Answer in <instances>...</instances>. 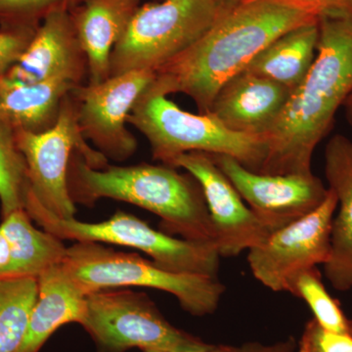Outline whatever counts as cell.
Here are the masks:
<instances>
[{
    "instance_id": "obj_1",
    "label": "cell",
    "mask_w": 352,
    "mask_h": 352,
    "mask_svg": "<svg viewBox=\"0 0 352 352\" xmlns=\"http://www.w3.org/2000/svg\"><path fill=\"white\" fill-rule=\"evenodd\" d=\"M318 14L277 0H245L220 14L188 50L154 72L148 92L182 94L208 113L221 87L285 32L318 22Z\"/></svg>"
},
{
    "instance_id": "obj_2",
    "label": "cell",
    "mask_w": 352,
    "mask_h": 352,
    "mask_svg": "<svg viewBox=\"0 0 352 352\" xmlns=\"http://www.w3.org/2000/svg\"><path fill=\"white\" fill-rule=\"evenodd\" d=\"M317 54L303 82L265 134L266 175H310L315 149L332 129L336 113L352 94V16L321 14Z\"/></svg>"
},
{
    "instance_id": "obj_3",
    "label": "cell",
    "mask_w": 352,
    "mask_h": 352,
    "mask_svg": "<svg viewBox=\"0 0 352 352\" xmlns=\"http://www.w3.org/2000/svg\"><path fill=\"white\" fill-rule=\"evenodd\" d=\"M168 164L110 166L95 170L74 151L68 168L69 195L91 207L100 199L126 201L157 215L160 230L185 240L214 243L217 237L201 185Z\"/></svg>"
},
{
    "instance_id": "obj_4",
    "label": "cell",
    "mask_w": 352,
    "mask_h": 352,
    "mask_svg": "<svg viewBox=\"0 0 352 352\" xmlns=\"http://www.w3.org/2000/svg\"><path fill=\"white\" fill-rule=\"evenodd\" d=\"M127 124L147 139L153 159L168 166L180 155L203 152L233 157L259 173L267 156L264 136L230 131L212 113L186 112L168 96L147 90L132 109Z\"/></svg>"
},
{
    "instance_id": "obj_5",
    "label": "cell",
    "mask_w": 352,
    "mask_h": 352,
    "mask_svg": "<svg viewBox=\"0 0 352 352\" xmlns=\"http://www.w3.org/2000/svg\"><path fill=\"white\" fill-rule=\"evenodd\" d=\"M62 264L87 295L104 289L146 287L175 296L194 316L214 314L226 289L219 278L173 272L138 254L100 243L76 242L67 248Z\"/></svg>"
},
{
    "instance_id": "obj_6",
    "label": "cell",
    "mask_w": 352,
    "mask_h": 352,
    "mask_svg": "<svg viewBox=\"0 0 352 352\" xmlns=\"http://www.w3.org/2000/svg\"><path fill=\"white\" fill-rule=\"evenodd\" d=\"M25 210L44 231L59 239L124 245L145 252L164 270L219 278L221 256L214 243L176 238L122 210L98 223L80 221L76 217L62 219L30 195L25 199Z\"/></svg>"
},
{
    "instance_id": "obj_7",
    "label": "cell",
    "mask_w": 352,
    "mask_h": 352,
    "mask_svg": "<svg viewBox=\"0 0 352 352\" xmlns=\"http://www.w3.org/2000/svg\"><path fill=\"white\" fill-rule=\"evenodd\" d=\"M214 0H163L138 7L111 55V76L151 71L182 54L219 17Z\"/></svg>"
},
{
    "instance_id": "obj_8",
    "label": "cell",
    "mask_w": 352,
    "mask_h": 352,
    "mask_svg": "<svg viewBox=\"0 0 352 352\" xmlns=\"http://www.w3.org/2000/svg\"><path fill=\"white\" fill-rule=\"evenodd\" d=\"M80 325L89 333L98 352L142 349L187 352L212 346L175 327L144 293L110 288L87 295Z\"/></svg>"
},
{
    "instance_id": "obj_9",
    "label": "cell",
    "mask_w": 352,
    "mask_h": 352,
    "mask_svg": "<svg viewBox=\"0 0 352 352\" xmlns=\"http://www.w3.org/2000/svg\"><path fill=\"white\" fill-rule=\"evenodd\" d=\"M15 136L27 164V195L59 219H74L76 204L68 187L72 154L74 151L80 153L88 166L95 170H103L109 164L107 157L83 138L74 89L65 97L59 119L52 129L43 133L16 131Z\"/></svg>"
},
{
    "instance_id": "obj_10",
    "label": "cell",
    "mask_w": 352,
    "mask_h": 352,
    "mask_svg": "<svg viewBox=\"0 0 352 352\" xmlns=\"http://www.w3.org/2000/svg\"><path fill=\"white\" fill-rule=\"evenodd\" d=\"M302 219L274 231L261 245L248 251L250 270L259 283L273 292H286L294 275L327 263L331 254L333 215L338 208L335 192Z\"/></svg>"
},
{
    "instance_id": "obj_11",
    "label": "cell",
    "mask_w": 352,
    "mask_h": 352,
    "mask_svg": "<svg viewBox=\"0 0 352 352\" xmlns=\"http://www.w3.org/2000/svg\"><path fill=\"white\" fill-rule=\"evenodd\" d=\"M154 76L151 71L129 72L74 89L83 138L108 160L124 162L138 150L135 136L126 127L127 118Z\"/></svg>"
},
{
    "instance_id": "obj_12",
    "label": "cell",
    "mask_w": 352,
    "mask_h": 352,
    "mask_svg": "<svg viewBox=\"0 0 352 352\" xmlns=\"http://www.w3.org/2000/svg\"><path fill=\"white\" fill-rule=\"evenodd\" d=\"M170 166L186 171L201 185L221 258L239 256L273 233L245 204L210 154L186 153L175 157Z\"/></svg>"
},
{
    "instance_id": "obj_13",
    "label": "cell",
    "mask_w": 352,
    "mask_h": 352,
    "mask_svg": "<svg viewBox=\"0 0 352 352\" xmlns=\"http://www.w3.org/2000/svg\"><path fill=\"white\" fill-rule=\"evenodd\" d=\"M210 156L245 204L273 232L314 212L328 195L329 189L314 173L266 175L248 170L233 157Z\"/></svg>"
},
{
    "instance_id": "obj_14",
    "label": "cell",
    "mask_w": 352,
    "mask_h": 352,
    "mask_svg": "<svg viewBox=\"0 0 352 352\" xmlns=\"http://www.w3.org/2000/svg\"><path fill=\"white\" fill-rule=\"evenodd\" d=\"M4 76L22 83L63 80L85 85L88 80L87 57L69 11H58L46 17L23 56Z\"/></svg>"
},
{
    "instance_id": "obj_15",
    "label": "cell",
    "mask_w": 352,
    "mask_h": 352,
    "mask_svg": "<svg viewBox=\"0 0 352 352\" xmlns=\"http://www.w3.org/2000/svg\"><path fill=\"white\" fill-rule=\"evenodd\" d=\"M291 94L289 88L244 71L221 87L208 113L230 131L265 136Z\"/></svg>"
},
{
    "instance_id": "obj_16",
    "label": "cell",
    "mask_w": 352,
    "mask_h": 352,
    "mask_svg": "<svg viewBox=\"0 0 352 352\" xmlns=\"http://www.w3.org/2000/svg\"><path fill=\"white\" fill-rule=\"evenodd\" d=\"M325 175L338 198L333 217L331 254L324 264L326 277L339 292L352 289V140L336 134L325 149Z\"/></svg>"
},
{
    "instance_id": "obj_17",
    "label": "cell",
    "mask_w": 352,
    "mask_h": 352,
    "mask_svg": "<svg viewBox=\"0 0 352 352\" xmlns=\"http://www.w3.org/2000/svg\"><path fill=\"white\" fill-rule=\"evenodd\" d=\"M141 0H85L69 11L87 54L88 85L111 76V55L124 36Z\"/></svg>"
},
{
    "instance_id": "obj_18",
    "label": "cell",
    "mask_w": 352,
    "mask_h": 352,
    "mask_svg": "<svg viewBox=\"0 0 352 352\" xmlns=\"http://www.w3.org/2000/svg\"><path fill=\"white\" fill-rule=\"evenodd\" d=\"M38 286V298L17 352H38L57 329L68 323L82 324L85 317L87 294L62 263L41 273Z\"/></svg>"
},
{
    "instance_id": "obj_19",
    "label": "cell",
    "mask_w": 352,
    "mask_h": 352,
    "mask_svg": "<svg viewBox=\"0 0 352 352\" xmlns=\"http://www.w3.org/2000/svg\"><path fill=\"white\" fill-rule=\"evenodd\" d=\"M78 85L63 80L36 83L0 78V122L16 131L43 133L56 124L65 97Z\"/></svg>"
},
{
    "instance_id": "obj_20",
    "label": "cell",
    "mask_w": 352,
    "mask_h": 352,
    "mask_svg": "<svg viewBox=\"0 0 352 352\" xmlns=\"http://www.w3.org/2000/svg\"><path fill=\"white\" fill-rule=\"evenodd\" d=\"M318 39V22L295 28L266 46L245 71L279 83L293 92L314 64Z\"/></svg>"
},
{
    "instance_id": "obj_21",
    "label": "cell",
    "mask_w": 352,
    "mask_h": 352,
    "mask_svg": "<svg viewBox=\"0 0 352 352\" xmlns=\"http://www.w3.org/2000/svg\"><path fill=\"white\" fill-rule=\"evenodd\" d=\"M0 230L10 243L9 277L38 278L50 266L61 263L66 256L62 240L32 226L25 208L2 217Z\"/></svg>"
},
{
    "instance_id": "obj_22",
    "label": "cell",
    "mask_w": 352,
    "mask_h": 352,
    "mask_svg": "<svg viewBox=\"0 0 352 352\" xmlns=\"http://www.w3.org/2000/svg\"><path fill=\"white\" fill-rule=\"evenodd\" d=\"M38 293V278H0V352H17Z\"/></svg>"
},
{
    "instance_id": "obj_23",
    "label": "cell",
    "mask_w": 352,
    "mask_h": 352,
    "mask_svg": "<svg viewBox=\"0 0 352 352\" xmlns=\"http://www.w3.org/2000/svg\"><path fill=\"white\" fill-rule=\"evenodd\" d=\"M286 292L307 303L314 319L326 330L352 333V320L347 318L339 300L328 293L317 267L300 271L289 280Z\"/></svg>"
},
{
    "instance_id": "obj_24",
    "label": "cell",
    "mask_w": 352,
    "mask_h": 352,
    "mask_svg": "<svg viewBox=\"0 0 352 352\" xmlns=\"http://www.w3.org/2000/svg\"><path fill=\"white\" fill-rule=\"evenodd\" d=\"M29 189L27 164L18 147L15 132L0 122V206L4 217L24 210Z\"/></svg>"
},
{
    "instance_id": "obj_25",
    "label": "cell",
    "mask_w": 352,
    "mask_h": 352,
    "mask_svg": "<svg viewBox=\"0 0 352 352\" xmlns=\"http://www.w3.org/2000/svg\"><path fill=\"white\" fill-rule=\"evenodd\" d=\"M85 0H0V27L38 28L58 11H71Z\"/></svg>"
},
{
    "instance_id": "obj_26",
    "label": "cell",
    "mask_w": 352,
    "mask_h": 352,
    "mask_svg": "<svg viewBox=\"0 0 352 352\" xmlns=\"http://www.w3.org/2000/svg\"><path fill=\"white\" fill-rule=\"evenodd\" d=\"M296 351L298 352H352V333L326 330L314 318L305 324Z\"/></svg>"
},
{
    "instance_id": "obj_27",
    "label": "cell",
    "mask_w": 352,
    "mask_h": 352,
    "mask_svg": "<svg viewBox=\"0 0 352 352\" xmlns=\"http://www.w3.org/2000/svg\"><path fill=\"white\" fill-rule=\"evenodd\" d=\"M38 28L0 27V78L17 64Z\"/></svg>"
},
{
    "instance_id": "obj_28",
    "label": "cell",
    "mask_w": 352,
    "mask_h": 352,
    "mask_svg": "<svg viewBox=\"0 0 352 352\" xmlns=\"http://www.w3.org/2000/svg\"><path fill=\"white\" fill-rule=\"evenodd\" d=\"M277 1L300 7L320 16L321 14L328 11L342 10L347 0H277Z\"/></svg>"
},
{
    "instance_id": "obj_29",
    "label": "cell",
    "mask_w": 352,
    "mask_h": 352,
    "mask_svg": "<svg viewBox=\"0 0 352 352\" xmlns=\"http://www.w3.org/2000/svg\"><path fill=\"white\" fill-rule=\"evenodd\" d=\"M296 346L298 342L293 337L271 344L261 342H248L244 344L245 352H296Z\"/></svg>"
},
{
    "instance_id": "obj_30",
    "label": "cell",
    "mask_w": 352,
    "mask_h": 352,
    "mask_svg": "<svg viewBox=\"0 0 352 352\" xmlns=\"http://www.w3.org/2000/svg\"><path fill=\"white\" fill-rule=\"evenodd\" d=\"M11 264L10 243L0 230V278H8Z\"/></svg>"
},
{
    "instance_id": "obj_31",
    "label": "cell",
    "mask_w": 352,
    "mask_h": 352,
    "mask_svg": "<svg viewBox=\"0 0 352 352\" xmlns=\"http://www.w3.org/2000/svg\"><path fill=\"white\" fill-rule=\"evenodd\" d=\"M187 352H245L244 344L240 346H226V344H219L214 346L212 344L206 349H199V351H191Z\"/></svg>"
},
{
    "instance_id": "obj_32",
    "label": "cell",
    "mask_w": 352,
    "mask_h": 352,
    "mask_svg": "<svg viewBox=\"0 0 352 352\" xmlns=\"http://www.w3.org/2000/svg\"><path fill=\"white\" fill-rule=\"evenodd\" d=\"M214 1L219 6L220 11L223 13L230 10V9L234 8L235 6H239L245 0H214Z\"/></svg>"
},
{
    "instance_id": "obj_33",
    "label": "cell",
    "mask_w": 352,
    "mask_h": 352,
    "mask_svg": "<svg viewBox=\"0 0 352 352\" xmlns=\"http://www.w3.org/2000/svg\"><path fill=\"white\" fill-rule=\"evenodd\" d=\"M342 107L344 109V115H346L347 122H349V126H352V94L349 95Z\"/></svg>"
},
{
    "instance_id": "obj_34",
    "label": "cell",
    "mask_w": 352,
    "mask_h": 352,
    "mask_svg": "<svg viewBox=\"0 0 352 352\" xmlns=\"http://www.w3.org/2000/svg\"><path fill=\"white\" fill-rule=\"evenodd\" d=\"M342 11H344V12L349 13V15L352 16V0H347L346 6H344Z\"/></svg>"
},
{
    "instance_id": "obj_35",
    "label": "cell",
    "mask_w": 352,
    "mask_h": 352,
    "mask_svg": "<svg viewBox=\"0 0 352 352\" xmlns=\"http://www.w3.org/2000/svg\"><path fill=\"white\" fill-rule=\"evenodd\" d=\"M144 352H164V351H148Z\"/></svg>"
}]
</instances>
